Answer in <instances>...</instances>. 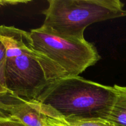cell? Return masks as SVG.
Returning <instances> with one entry per match:
<instances>
[{
  "mask_svg": "<svg viewBox=\"0 0 126 126\" xmlns=\"http://www.w3.org/2000/svg\"><path fill=\"white\" fill-rule=\"evenodd\" d=\"M0 41L6 50L5 84L10 94L36 100L52 82L68 76L34 49L29 32L1 25Z\"/></svg>",
  "mask_w": 126,
  "mask_h": 126,
  "instance_id": "1",
  "label": "cell"
},
{
  "mask_svg": "<svg viewBox=\"0 0 126 126\" xmlns=\"http://www.w3.org/2000/svg\"><path fill=\"white\" fill-rule=\"evenodd\" d=\"M116 97L114 86L82 77L66 76L52 82L36 100L54 110L62 118L107 119Z\"/></svg>",
  "mask_w": 126,
  "mask_h": 126,
  "instance_id": "2",
  "label": "cell"
},
{
  "mask_svg": "<svg viewBox=\"0 0 126 126\" xmlns=\"http://www.w3.org/2000/svg\"><path fill=\"white\" fill-rule=\"evenodd\" d=\"M42 27L64 38L85 39L88 26L126 16L119 0H49Z\"/></svg>",
  "mask_w": 126,
  "mask_h": 126,
  "instance_id": "3",
  "label": "cell"
},
{
  "mask_svg": "<svg viewBox=\"0 0 126 126\" xmlns=\"http://www.w3.org/2000/svg\"><path fill=\"white\" fill-rule=\"evenodd\" d=\"M34 49L61 67L68 76H77L94 65L100 56L86 39L59 36L41 26L29 32Z\"/></svg>",
  "mask_w": 126,
  "mask_h": 126,
  "instance_id": "4",
  "label": "cell"
},
{
  "mask_svg": "<svg viewBox=\"0 0 126 126\" xmlns=\"http://www.w3.org/2000/svg\"><path fill=\"white\" fill-rule=\"evenodd\" d=\"M114 86L116 97L107 120L114 126H126V86Z\"/></svg>",
  "mask_w": 126,
  "mask_h": 126,
  "instance_id": "5",
  "label": "cell"
},
{
  "mask_svg": "<svg viewBox=\"0 0 126 126\" xmlns=\"http://www.w3.org/2000/svg\"><path fill=\"white\" fill-rule=\"evenodd\" d=\"M56 114L66 126H114L107 119L100 118H62L57 113Z\"/></svg>",
  "mask_w": 126,
  "mask_h": 126,
  "instance_id": "6",
  "label": "cell"
},
{
  "mask_svg": "<svg viewBox=\"0 0 126 126\" xmlns=\"http://www.w3.org/2000/svg\"><path fill=\"white\" fill-rule=\"evenodd\" d=\"M6 61V50L0 41V79L5 84V65Z\"/></svg>",
  "mask_w": 126,
  "mask_h": 126,
  "instance_id": "7",
  "label": "cell"
},
{
  "mask_svg": "<svg viewBox=\"0 0 126 126\" xmlns=\"http://www.w3.org/2000/svg\"><path fill=\"white\" fill-rule=\"evenodd\" d=\"M0 126H27L23 123L9 116L0 118Z\"/></svg>",
  "mask_w": 126,
  "mask_h": 126,
  "instance_id": "8",
  "label": "cell"
},
{
  "mask_svg": "<svg viewBox=\"0 0 126 126\" xmlns=\"http://www.w3.org/2000/svg\"><path fill=\"white\" fill-rule=\"evenodd\" d=\"M28 1H0V6H7V5H16L20 3H27Z\"/></svg>",
  "mask_w": 126,
  "mask_h": 126,
  "instance_id": "9",
  "label": "cell"
},
{
  "mask_svg": "<svg viewBox=\"0 0 126 126\" xmlns=\"http://www.w3.org/2000/svg\"><path fill=\"white\" fill-rule=\"evenodd\" d=\"M7 94H10L9 92L7 89L6 86L4 84L3 82L0 79V97H3V96Z\"/></svg>",
  "mask_w": 126,
  "mask_h": 126,
  "instance_id": "10",
  "label": "cell"
},
{
  "mask_svg": "<svg viewBox=\"0 0 126 126\" xmlns=\"http://www.w3.org/2000/svg\"><path fill=\"white\" fill-rule=\"evenodd\" d=\"M6 116H7V114H6L4 112H3L2 111H1V110H0V118H4Z\"/></svg>",
  "mask_w": 126,
  "mask_h": 126,
  "instance_id": "11",
  "label": "cell"
}]
</instances>
